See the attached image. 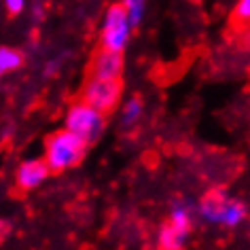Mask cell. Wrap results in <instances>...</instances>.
Instances as JSON below:
<instances>
[{
	"label": "cell",
	"mask_w": 250,
	"mask_h": 250,
	"mask_svg": "<svg viewBox=\"0 0 250 250\" xmlns=\"http://www.w3.org/2000/svg\"><path fill=\"white\" fill-rule=\"evenodd\" d=\"M21 64H23L21 51H17L13 47H0V79L9 72H15Z\"/></svg>",
	"instance_id": "cell-11"
},
{
	"label": "cell",
	"mask_w": 250,
	"mask_h": 250,
	"mask_svg": "<svg viewBox=\"0 0 250 250\" xmlns=\"http://www.w3.org/2000/svg\"><path fill=\"white\" fill-rule=\"evenodd\" d=\"M104 115L96 108H91L89 104L74 102L66 112V127L68 132H72L74 136H79L85 145H91L100 138V134L104 132Z\"/></svg>",
	"instance_id": "cell-2"
},
{
	"label": "cell",
	"mask_w": 250,
	"mask_h": 250,
	"mask_svg": "<svg viewBox=\"0 0 250 250\" xmlns=\"http://www.w3.org/2000/svg\"><path fill=\"white\" fill-rule=\"evenodd\" d=\"M4 231H7V225H4V223H0V237H4V235H2Z\"/></svg>",
	"instance_id": "cell-16"
},
{
	"label": "cell",
	"mask_w": 250,
	"mask_h": 250,
	"mask_svg": "<svg viewBox=\"0 0 250 250\" xmlns=\"http://www.w3.org/2000/svg\"><path fill=\"white\" fill-rule=\"evenodd\" d=\"M87 145L79 136H74L68 129H60L53 136H49L45 146V164L49 172H64L79 166L85 157Z\"/></svg>",
	"instance_id": "cell-1"
},
{
	"label": "cell",
	"mask_w": 250,
	"mask_h": 250,
	"mask_svg": "<svg viewBox=\"0 0 250 250\" xmlns=\"http://www.w3.org/2000/svg\"><path fill=\"white\" fill-rule=\"evenodd\" d=\"M121 7L125 9V15H127L129 23L138 26V23L145 20V11H146V0H123Z\"/></svg>",
	"instance_id": "cell-13"
},
{
	"label": "cell",
	"mask_w": 250,
	"mask_h": 250,
	"mask_svg": "<svg viewBox=\"0 0 250 250\" xmlns=\"http://www.w3.org/2000/svg\"><path fill=\"white\" fill-rule=\"evenodd\" d=\"M4 9H7L11 15H20L21 11L26 9V0H4Z\"/></svg>",
	"instance_id": "cell-15"
},
{
	"label": "cell",
	"mask_w": 250,
	"mask_h": 250,
	"mask_svg": "<svg viewBox=\"0 0 250 250\" xmlns=\"http://www.w3.org/2000/svg\"><path fill=\"white\" fill-rule=\"evenodd\" d=\"M121 93H123V85L119 79L91 77L83 89V102L89 104L91 108L100 110L102 115H106V112L117 108L119 100H121Z\"/></svg>",
	"instance_id": "cell-4"
},
{
	"label": "cell",
	"mask_w": 250,
	"mask_h": 250,
	"mask_svg": "<svg viewBox=\"0 0 250 250\" xmlns=\"http://www.w3.org/2000/svg\"><path fill=\"white\" fill-rule=\"evenodd\" d=\"M123 74V53L100 49L91 62V77L98 79H121Z\"/></svg>",
	"instance_id": "cell-6"
},
{
	"label": "cell",
	"mask_w": 250,
	"mask_h": 250,
	"mask_svg": "<svg viewBox=\"0 0 250 250\" xmlns=\"http://www.w3.org/2000/svg\"><path fill=\"white\" fill-rule=\"evenodd\" d=\"M129 36H132V23L125 15V9L121 4H110L102 21V49L123 53Z\"/></svg>",
	"instance_id": "cell-3"
},
{
	"label": "cell",
	"mask_w": 250,
	"mask_h": 250,
	"mask_svg": "<svg viewBox=\"0 0 250 250\" xmlns=\"http://www.w3.org/2000/svg\"><path fill=\"white\" fill-rule=\"evenodd\" d=\"M49 174L51 172H49L45 159H28V161H23V164H20L17 174H15L17 189L32 191V189H36V187H41L42 183H45Z\"/></svg>",
	"instance_id": "cell-5"
},
{
	"label": "cell",
	"mask_w": 250,
	"mask_h": 250,
	"mask_svg": "<svg viewBox=\"0 0 250 250\" xmlns=\"http://www.w3.org/2000/svg\"><path fill=\"white\" fill-rule=\"evenodd\" d=\"M170 225H174L176 229L180 231H187V233H191V227H193V210L191 206L187 204H176L170 212Z\"/></svg>",
	"instance_id": "cell-10"
},
{
	"label": "cell",
	"mask_w": 250,
	"mask_h": 250,
	"mask_svg": "<svg viewBox=\"0 0 250 250\" xmlns=\"http://www.w3.org/2000/svg\"><path fill=\"white\" fill-rule=\"evenodd\" d=\"M227 202H229L227 191L212 189V191L206 193L204 199L199 202V214H202L204 221L221 225V218H223V212H225V206H227Z\"/></svg>",
	"instance_id": "cell-7"
},
{
	"label": "cell",
	"mask_w": 250,
	"mask_h": 250,
	"mask_svg": "<svg viewBox=\"0 0 250 250\" xmlns=\"http://www.w3.org/2000/svg\"><path fill=\"white\" fill-rule=\"evenodd\" d=\"M233 20L237 23H248L250 20V0H237L233 9Z\"/></svg>",
	"instance_id": "cell-14"
},
{
	"label": "cell",
	"mask_w": 250,
	"mask_h": 250,
	"mask_svg": "<svg viewBox=\"0 0 250 250\" xmlns=\"http://www.w3.org/2000/svg\"><path fill=\"white\" fill-rule=\"evenodd\" d=\"M140 117H142V100H138V98L127 100L123 106V117H121L123 127H127V129L134 127V125L140 121Z\"/></svg>",
	"instance_id": "cell-12"
},
{
	"label": "cell",
	"mask_w": 250,
	"mask_h": 250,
	"mask_svg": "<svg viewBox=\"0 0 250 250\" xmlns=\"http://www.w3.org/2000/svg\"><path fill=\"white\" fill-rule=\"evenodd\" d=\"M244 218H246V204L240 202V199L229 197L227 206H225V212H223V218H221V225L233 229L240 223H244Z\"/></svg>",
	"instance_id": "cell-9"
},
{
	"label": "cell",
	"mask_w": 250,
	"mask_h": 250,
	"mask_svg": "<svg viewBox=\"0 0 250 250\" xmlns=\"http://www.w3.org/2000/svg\"><path fill=\"white\" fill-rule=\"evenodd\" d=\"M187 240H189V233L176 229L170 223H166L164 227L159 229V235H157L159 250H185Z\"/></svg>",
	"instance_id": "cell-8"
}]
</instances>
